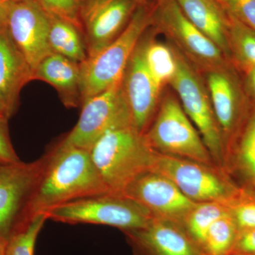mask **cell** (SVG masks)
I'll return each instance as SVG.
<instances>
[{
    "label": "cell",
    "mask_w": 255,
    "mask_h": 255,
    "mask_svg": "<svg viewBox=\"0 0 255 255\" xmlns=\"http://www.w3.org/2000/svg\"><path fill=\"white\" fill-rule=\"evenodd\" d=\"M46 155V164L28 204V220L65 203L110 194L90 150L58 143Z\"/></svg>",
    "instance_id": "6da1fadb"
},
{
    "label": "cell",
    "mask_w": 255,
    "mask_h": 255,
    "mask_svg": "<svg viewBox=\"0 0 255 255\" xmlns=\"http://www.w3.org/2000/svg\"><path fill=\"white\" fill-rule=\"evenodd\" d=\"M90 155L109 192L122 194L134 179L152 170L157 152L130 124L106 132L92 146Z\"/></svg>",
    "instance_id": "7a4b0ae2"
},
{
    "label": "cell",
    "mask_w": 255,
    "mask_h": 255,
    "mask_svg": "<svg viewBox=\"0 0 255 255\" xmlns=\"http://www.w3.org/2000/svg\"><path fill=\"white\" fill-rule=\"evenodd\" d=\"M153 4L154 0L147 4L138 5L118 38L95 56L80 64L82 105L122 80L137 43L152 26Z\"/></svg>",
    "instance_id": "3957f363"
},
{
    "label": "cell",
    "mask_w": 255,
    "mask_h": 255,
    "mask_svg": "<svg viewBox=\"0 0 255 255\" xmlns=\"http://www.w3.org/2000/svg\"><path fill=\"white\" fill-rule=\"evenodd\" d=\"M144 136L151 148L160 155L217 165L173 94L161 99L155 118Z\"/></svg>",
    "instance_id": "277c9868"
},
{
    "label": "cell",
    "mask_w": 255,
    "mask_h": 255,
    "mask_svg": "<svg viewBox=\"0 0 255 255\" xmlns=\"http://www.w3.org/2000/svg\"><path fill=\"white\" fill-rule=\"evenodd\" d=\"M57 222L105 225L123 232L145 227L154 219L150 213L122 194L88 196L55 206L43 213Z\"/></svg>",
    "instance_id": "5b68a950"
},
{
    "label": "cell",
    "mask_w": 255,
    "mask_h": 255,
    "mask_svg": "<svg viewBox=\"0 0 255 255\" xmlns=\"http://www.w3.org/2000/svg\"><path fill=\"white\" fill-rule=\"evenodd\" d=\"M152 170L169 178L184 195L195 203L218 202L231 206L246 196L233 185L226 171L216 164L157 152Z\"/></svg>",
    "instance_id": "8992f818"
},
{
    "label": "cell",
    "mask_w": 255,
    "mask_h": 255,
    "mask_svg": "<svg viewBox=\"0 0 255 255\" xmlns=\"http://www.w3.org/2000/svg\"><path fill=\"white\" fill-rule=\"evenodd\" d=\"M175 50L177 71L170 85L215 163L225 169L226 148L204 77L180 52Z\"/></svg>",
    "instance_id": "52a82bcc"
},
{
    "label": "cell",
    "mask_w": 255,
    "mask_h": 255,
    "mask_svg": "<svg viewBox=\"0 0 255 255\" xmlns=\"http://www.w3.org/2000/svg\"><path fill=\"white\" fill-rule=\"evenodd\" d=\"M152 26L201 73L231 63L188 19L176 0H154Z\"/></svg>",
    "instance_id": "ba28073f"
},
{
    "label": "cell",
    "mask_w": 255,
    "mask_h": 255,
    "mask_svg": "<svg viewBox=\"0 0 255 255\" xmlns=\"http://www.w3.org/2000/svg\"><path fill=\"white\" fill-rule=\"evenodd\" d=\"M122 81L84 102L78 123L59 143L90 150L110 129L132 124Z\"/></svg>",
    "instance_id": "9c48e42d"
},
{
    "label": "cell",
    "mask_w": 255,
    "mask_h": 255,
    "mask_svg": "<svg viewBox=\"0 0 255 255\" xmlns=\"http://www.w3.org/2000/svg\"><path fill=\"white\" fill-rule=\"evenodd\" d=\"M46 162L44 155L28 163H0V236L9 240L31 221L28 204Z\"/></svg>",
    "instance_id": "30bf717a"
},
{
    "label": "cell",
    "mask_w": 255,
    "mask_h": 255,
    "mask_svg": "<svg viewBox=\"0 0 255 255\" xmlns=\"http://www.w3.org/2000/svg\"><path fill=\"white\" fill-rule=\"evenodd\" d=\"M227 151L251 108L241 75L232 63L202 73ZM226 159V158H225Z\"/></svg>",
    "instance_id": "8fae6325"
},
{
    "label": "cell",
    "mask_w": 255,
    "mask_h": 255,
    "mask_svg": "<svg viewBox=\"0 0 255 255\" xmlns=\"http://www.w3.org/2000/svg\"><path fill=\"white\" fill-rule=\"evenodd\" d=\"M6 27L32 71L53 53L48 43L49 17L35 0H8Z\"/></svg>",
    "instance_id": "7c38bea8"
},
{
    "label": "cell",
    "mask_w": 255,
    "mask_h": 255,
    "mask_svg": "<svg viewBox=\"0 0 255 255\" xmlns=\"http://www.w3.org/2000/svg\"><path fill=\"white\" fill-rule=\"evenodd\" d=\"M137 6L135 0H82L79 17L88 58L95 56L118 38Z\"/></svg>",
    "instance_id": "4fadbf2b"
},
{
    "label": "cell",
    "mask_w": 255,
    "mask_h": 255,
    "mask_svg": "<svg viewBox=\"0 0 255 255\" xmlns=\"http://www.w3.org/2000/svg\"><path fill=\"white\" fill-rule=\"evenodd\" d=\"M122 195L136 201L156 219L179 223L196 204L169 178L153 170L134 179Z\"/></svg>",
    "instance_id": "5bb4252c"
},
{
    "label": "cell",
    "mask_w": 255,
    "mask_h": 255,
    "mask_svg": "<svg viewBox=\"0 0 255 255\" xmlns=\"http://www.w3.org/2000/svg\"><path fill=\"white\" fill-rule=\"evenodd\" d=\"M122 83L132 124L144 135L158 110L162 90L144 62L141 38L127 64Z\"/></svg>",
    "instance_id": "9a60e30c"
},
{
    "label": "cell",
    "mask_w": 255,
    "mask_h": 255,
    "mask_svg": "<svg viewBox=\"0 0 255 255\" xmlns=\"http://www.w3.org/2000/svg\"><path fill=\"white\" fill-rule=\"evenodd\" d=\"M133 255H204L180 223L154 218L145 227L124 232Z\"/></svg>",
    "instance_id": "2e32d148"
},
{
    "label": "cell",
    "mask_w": 255,
    "mask_h": 255,
    "mask_svg": "<svg viewBox=\"0 0 255 255\" xmlns=\"http://www.w3.org/2000/svg\"><path fill=\"white\" fill-rule=\"evenodd\" d=\"M33 80L26 58L10 37L6 26L0 29V104L11 119L17 112L20 94Z\"/></svg>",
    "instance_id": "e0dca14e"
},
{
    "label": "cell",
    "mask_w": 255,
    "mask_h": 255,
    "mask_svg": "<svg viewBox=\"0 0 255 255\" xmlns=\"http://www.w3.org/2000/svg\"><path fill=\"white\" fill-rule=\"evenodd\" d=\"M33 80H41L54 87L67 108L82 105L81 65L63 55L51 53L33 72Z\"/></svg>",
    "instance_id": "ac0fdd59"
},
{
    "label": "cell",
    "mask_w": 255,
    "mask_h": 255,
    "mask_svg": "<svg viewBox=\"0 0 255 255\" xmlns=\"http://www.w3.org/2000/svg\"><path fill=\"white\" fill-rule=\"evenodd\" d=\"M183 13L230 61V16L219 0H176Z\"/></svg>",
    "instance_id": "d6986e66"
},
{
    "label": "cell",
    "mask_w": 255,
    "mask_h": 255,
    "mask_svg": "<svg viewBox=\"0 0 255 255\" xmlns=\"http://www.w3.org/2000/svg\"><path fill=\"white\" fill-rule=\"evenodd\" d=\"M157 32L151 26L141 38L144 62L156 84L162 90L170 85L177 71V56L175 48L169 42L156 40Z\"/></svg>",
    "instance_id": "ffe728a7"
},
{
    "label": "cell",
    "mask_w": 255,
    "mask_h": 255,
    "mask_svg": "<svg viewBox=\"0 0 255 255\" xmlns=\"http://www.w3.org/2000/svg\"><path fill=\"white\" fill-rule=\"evenodd\" d=\"M231 155L247 185L255 191V105L253 104L226 151V159Z\"/></svg>",
    "instance_id": "44dd1931"
},
{
    "label": "cell",
    "mask_w": 255,
    "mask_h": 255,
    "mask_svg": "<svg viewBox=\"0 0 255 255\" xmlns=\"http://www.w3.org/2000/svg\"><path fill=\"white\" fill-rule=\"evenodd\" d=\"M48 17V43L52 53L63 55L77 63H84L88 58V54L81 28L63 18L53 16Z\"/></svg>",
    "instance_id": "7402d4cb"
},
{
    "label": "cell",
    "mask_w": 255,
    "mask_h": 255,
    "mask_svg": "<svg viewBox=\"0 0 255 255\" xmlns=\"http://www.w3.org/2000/svg\"><path fill=\"white\" fill-rule=\"evenodd\" d=\"M229 16L230 62L242 73L255 68V31Z\"/></svg>",
    "instance_id": "603a6c76"
},
{
    "label": "cell",
    "mask_w": 255,
    "mask_h": 255,
    "mask_svg": "<svg viewBox=\"0 0 255 255\" xmlns=\"http://www.w3.org/2000/svg\"><path fill=\"white\" fill-rule=\"evenodd\" d=\"M229 212V206L221 203H196L184 216L180 224L201 250L206 233L211 225Z\"/></svg>",
    "instance_id": "cb8c5ba5"
},
{
    "label": "cell",
    "mask_w": 255,
    "mask_h": 255,
    "mask_svg": "<svg viewBox=\"0 0 255 255\" xmlns=\"http://www.w3.org/2000/svg\"><path fill=\"white\" fill-rule=\"evenodd\" d=\"M238 234L237 225L229 212L211 225L201 245V251L205 255H231Z\"/></svg>",
    "instance_id": "d4e9b609"
},
{
    "label": "cell",
    "mask_w": 255,
    "mask_h": 255,
    "mask_svg": "<svg viewBox=\"0 0 255 255\" xmlns=\"http://www.w3.org/2000/svg\"><path fill=\"white\" fill-rule=\"evenodd\" d=\"M44 214H37L27 225L14 233L8 242L6 255H33L37 238L47 221Z\"/></svg>",
    "instance_id": "484cf974"
},
{
    "label": "cell",
    "mask_w": 255,
    "mask_h": 255,
    "mask_svg": "<svg viewBox=\"0 0 255 255\" xmlns=\"http://www.w3.org/2000/svg\"><path fill=\"white\" fill-rule=\"evenodd\" d=\"M48 16H56L81 28L80 8L82 0H35Z\"/></svg>",
    "instance_id": "4316f807"
},
{
    "label": "cell",
    "mask_w": 255,
    "mask_h": 255,
    "mask_svg": "<svg viewBox=\"0 0 255 255\" xmlns=\"http://www.w3.org/2000/svg\"><path fill=\"white\" fill-rule=\"evenodd\" d=\"M229 208L238 231L255 228V199L246 196Z\"/></svg>",
    "instance_id": "83f0119b"
},
{
    "label": "cell",
    "mask_w": 255,
    "mask_h": 255,
    "mask_svg": "<svg viewBox=\"0 0 255 255\" xmlns=\"http://www.w3.org/2000/svg\"><path fill=\"white\" fill-rule=\"evenodd\" d=\"M227 12L255 31V0H219Z\"/></svg>",
    "instance_id": "f1b7e54d"
},
{
    "label": "cell",
    "mask_w": 255,
    "mask_h": 255,
    "mask_svg": "<svg viewBox=\"0 0 255 255\" xmlns=\"http://www.w3.org/2000/svg\"><path fill=\"white\" fill-rule=\"evenodd\" d=\"M9 118L0 116V163L17 164L22 162L16 154L9 135Z\"/></svg>",
    "instance_id": "f546056e"
},
{
    "label": "cell",
    "mask_w": 255,
    "mask_h": 255,
    "mask_svg": "<svg viewBox=\"0 0 255 255\" xmlns=\"http://www.w3.org/2000/svg\"><path fill=\"white\" fill-rule=\"evenodd\" d=\"M231 254L255 255V228L238 231Z\"/></svg>",
    "instance_id": "4dcf8cb0"
},
{
    "label": "cell",
    "mask_w": 255,
    "mask_h": 255,
    "mask_svg": "<svg viewBox=\"0 0 255 255\" xmlns=\"http://www.w3.org/2000/svg\"><path fill=\"white\" fill-rule=\"evenodd\" d=\"M245 91L252 104L255 105V68L241 73Z\"/></svg>",
    "instance_id": "1f68e13d"
},
{
    "label": "cell",
    "mask_w": 255,
    "mask_h": 255,
    "mask_svg": "<svg viewBox=\"0 0 255 255\" xmlns=\"http://www.w3.org/2000/svg\"><path fill=\"white\" fill-rule=\"evenodd\" d=\"M8 0H0V29L6 26V4Z\"/></svg>",
    "instance_id": "d6a6232c"
},
{
    "label": "cell",
    "mask_w": 255,
    "mask_h": 255,
    "mask_svg": "<svg viewBox=\"0 0 255 255\" xmlns=\"http://www.w3.org/2000/svg\"><path fill=\"white\" fill-rule=\"evenodd\" d=\"M8 242H9V240L2 237V236H0V255H6Z\"/></svg>",
    "instance_id": "836d02e7"
},
{
    "label": "cell",
    "mask_w": 255,
    "mask_h": 255,
    "mask_svg": "<svg viewBox=\"0 0 255 255\" xmlns=\"http://www.w3.org/2000/svg\"><path fill=\"white\" fill-rule=\"evenodd\" d=\"M135 1L137 5H145L149 4V3H150L151 1H153V0H135Z\"/></svg>",
    "instance_id": "e575fe53"
},
{
    "label": "cell",
    "mask_w": 255,
    "mask_h": 255,
    "mask_svg": "<svg viewBox=\"0 0 255 255\" xmlns=\"http://www.w3.org/2000/svg\"><path fill=\"white\" fill-rule=\"evenodd\" d=\"M6 115V111H5L4 107L0 104V116Z\"/></svg>",
    "instance_id": "d590c367"
},
{
    "label": "cell",
    "mask_w": 255,
    "mask_h": 255,
    "mask_svg": "<svg viewBox=\"0 0 255 255\" xmlns=\"http://www.w3.org/2000/svg\"><path fill=\"white\" fill-rule=\"evenodd\" d=\"M237 255V254H231V255Z\"/></svg>",
    "instance_id": "8d00e7d4"
}]
</instances>
